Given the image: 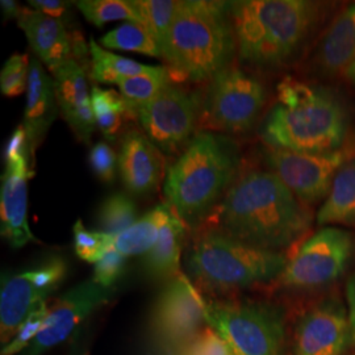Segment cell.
I'll return each instance as SVG.
<instances>
[{
  "mask_svg": "<svg viewBox=\"0 0 355 355\" xmlns=\"http://www.w3.org/2000/svg\"><path fill=\"white\" fill-rule=\"evenodd\" d=\"M104 48L135 51L153 58H162V51L146 28L136 23H125L114 28L101 38Z\"/></svg>",
  "mask_w": 355,
  "mask_h": 355,
  "instance_id": "obj_28",
  "label": "cell"
},
{
  "mask_svg": "<svg viewBox=\"0 0 355 355\" xmlns=\"http://www.w3.org/2000/svg\"><path fill=\"white\" fill-rule=\"evenodd\" d=\"M0 8L6 20H11V19L17 20L23 12V7H20V4L15 0H1Z\"/></svg>",
  "mask_w": 355,
  "mask_h": 355,
  "instance_id": "obj_41",
  "label": "cell"
},
{
  "mask_svg": "<svg viewBox=\"0 0 355 355\" xmlns=\"http://www.w3.org/2000/svg\"><path fill=\"white\" fill-rule=\"evenodd\" d=\"M73 233L76 254L85 262L96 263L102 259L104 254L114 249V236L101 230H89L85 227L80 218L76 220Z\"/></svg>",
  "mask_w": 355,
  "mask_h": 355,
  "instance_id": "obj_32",
  "label": "cell"
},
{
  "mask_svg": "<svg viewBox=\"0 0 355 355\" xmlns=\"http://www.w3.org/2000/svg\"><path fill=\"white\" fill-rule=\"evenodd\" d=\"M127 265V257L119 253L116 249L103 255L102 259L95 263L92 280L107 288L114 287V283L120 279Z\"/></svg>",
  "mask_w": 355,
  "mask_h": 355,
  "instance_id": "obj_36",
  "label": "cell"
},
{
  "mask_svg": "<svg viewBox=\"0 0 355 355\" xmlns=\"http://www.w3.org/2000/svg\"><path fill=\"white\" fill-rule=\"evenodd\" d=\"M320 227L355 224V158L343 164L318 212Z\"/></svg>",
  "mask_w": 355,
  "mask_h": 355,
  "instance_id": "obj_23",
  "label": "cell"
},
{
  "mask_svg": "<svg viewBox=\"0 0 355 355\" xmlns=\"http://www.w3.org/2000/svg\"><path fill=\"white\" fill-rule=\"evenodd\" d=\"M354 236L338 227H322L288 258L278 284L288 290H313L341 278L354 253Z\"/></svg>",
  "mask_w": 355,
  "mask_h": 355,
  "instance_id": "obj_10",
  "label": "cell"
},
{
  "mask_svg": "<svg viewBox=\"0 0 355 355\" xmlns=\"http://www.w3.org/2000/svg\"><path fill=\"white\" fill-rule=\"evenodd\" d=\"M132 3L140 15L142 26L146 28L158 46L162 48L177 12V0H132Z\"/></svg>",
  "mask_w": 355,
  "mask_h": 355,
  "instance_id": "obj_31",
  "label": "cell"
},
{
  "mask_svg": "<svg viewBox=\"0 0 355 355\" xmlns=\"http://www.w3.org/2000/svg\"><path fill=\"white\" fill-rule=\"evenodd\" d=\"M232 1L182 0L161 48L174 82L208 83L237 54Z\"/></svg>",
  "mask_w": 355,
  "mask_h": 355,
  "instance_id": "obj_4",
  "label": "cell"
},
{
  "mask_svg": "<svg viewBox=\"0 0 355 355\" xmlns=\"http://www.w3.org/2000/svg\"><path fill=\"white\" fill-rule=\"evenodd\" d=\"M28 4L38 12L64 21L67 28H76V17L73 12L74 3L62 0H29Z\"/></svg>",
  "mask_w": 355,
  "mask_h": 355,
  "instance_id": "obj_38",
  "label": "cell"
},
{
  "mask_svg": "<svg viewBox=\"0 0 355 355\" xmlns=\"http://www.w3.org/2000/svg\"><path fill=\"white\" fill-rule=\"evenodd\" d=\"M266 102V87L257 76L229 66L207 83L202 95L200 130L245 133L255 125Z\"/></svg>",
  "mask_w": 355,
  "mask_h": 355,
  "instance_id": "obj_8",
  "label": "cell"
},
{
  "mask_svg": "<svg viewBox=\"0 0 355 355\" xmlns=\"http://www.w3.org/2000/svg\"><path fill=\"white\" fill-rule=\"evenodd\" d=\"M207 325L228 345L232 355H284L287 313L275 302L205 297Z\"/></svg>",
  "mask_w": 355,
  "mask_h": 355,
  "instance_id": "obj_7",
  "label": "cell"
},
{
  "mask_svg": "<svg viewBox=\"0 0 355 355\" xmlns=\"http://www.w3.org/2000/svg\"><path fill=\"white\" fill-rule=\"evenodd\" d=\"M265 164L302 203L325 200L338 170L346 162L343 152L303 153L266 148Z\"/></svg>",
  "mask_w": 355,
  "mask_h": 355,
  "instance_id": "obj_14",
  "label": "cell"
},
{
  "mask_svg": "<svg viewBox=\"0 0 355 355\" xmlns=\"http://www.w3.org/2000/svg\"><path fill=\"white\" fill-rule=\"evenodd\" d=\"M170 82L171 76L167 67L157 66L150 73L130 76L119 82L117 86L133 117L137 119L141 108L152 102Z\"/></svg>",
  "mask_w": 355,
  "mask_h": 355,
  "instance_id": "obj_27",
  "label": "cell"
},
{
  "mask_svg": "<svg viewBox=\"0 0 355 355\" xmlns=\"http://www.w3.org/2000/svg\"><path fill=\"white\" fill-rule=\"evenodd\" d=\"M31 157L26 129L19 125L6 145L0 190V232L15 249L37 242L28 223V179L33 175Z\"/></svg>",
  "mask_w": 355,
  "mask_h": 355,
  "instance_id": "obj_13",
  "label": "cell"
},
{
  "mask_svg": "<svg viewBox=\"0 0 355 355\" xmlns=\"http://www.w3.org/2000/svg\"><path fill=\"white\" fill-rule=\"evenodd\" d=\"M241 153L228 136L202 130L166 173V200L190 230L205 225L239 179Z\"/></svg>",
  "mask_w": 355,
  "mask_h": 355,
  "instance_id": "obj_2",
  "label": "cell"
},
{
  "mask_svg": "<svg viewBox=\"0 0 355 355\" xmlns=\"http://www.w3.org/2000/svg\"><path fill=\"white\" fill-rule=\"evenodd\" d=\"M286 253L270 252L234 240L211 225L192 232L186 275L209 299H229L248 288L279 279Z\"/></svg>",
  "mask_w": 355,
  "mask_h": 355,
  "instance_id": "obj_5",
  "label": "cell"
},
{
  "mask_svg": "<svg viewBox=\"0 0 355 355\" xmlns=\"http://www.w3.org/2000/svg\"><path fill=\"white\" fill-rule=\"evenodd\" d=\"M119 170L129 193L146 196L165 177V157L145 133L129 129L121 141Z\"/></svg>",
  "mask_w": 355,
  "mask_h": 355,
  "instance_id": "obj_17",
  "label": "cell"
},
{
  "mask_svg": "<svg viewBox=\"0 0 355 355\" xmlns=\"http://www.w3.org/2000/svg\"><path fill=\"white\" fill-rule=\"evenodd\" d=\"M60 112L76 133V139L89 144L96 127V119L89 96L87 73L71 60L51 71Z\"/></svg>",
  "mask_w": 355,
  "mask_h": 355,
  "instance_id": "obj_18",
  "label": "cell"
},
{
  "mask_svg": "<svg viewBox=\"0 0 355 355\" xmlns=\"http://www.w3.org/2000/svg\"><path fill=\"white\" fill-rule=\"evenodd\" d=\"M205 225L254 248L284 253L309 230L312 214L271 171L239 178Z\"/></svg>",
  "mask_w": 355,
  "mask_h": 355,
  "instance_id": "obj_1",
  "label": "cell"
},
{
  "mask_svg": "<svg viewBox=\"0 0 355 355\" xmlns=\"http://www.w3.org/2000/svg\"><path fill=\"white\" fill-rule=\"evenodd\" d=\"M190 228L178 216H171L168 223L159 232V237L152 250L144 255V271L153 280H168L177 278L180 270V258L184 239Z\"/></svg>",
  "mask_w": 355,
  "mask_h": 355,
  "instance_id": "obj_21",
  "label": "cell"
},
{
  "mask_svg": "<svg viewBox=\"0 0 355 355\" xmlns=\"http://www.w3.org/2000/svg\"><path fill=\"white\" fill-rule=\"evenodd\" d=\"M67 275V263L53 257L35 268L16 274H3L0 288V341L1 347L12 340L29 315L48 302Z\"/></svg>",
  "mask_w": 355,
  "mask_h": 355,
  "instance_id": "obj_12",
  "label": "cell"
},
{
  "mask_svg": "<svg viewBox=\"0 0 355 355\" xmlns=\"http://www.w3.org/2000/svg\"><path fill=\"white\" fill-rule=\"evenodd\" d=\"M292 355H343L350 345L349 313L329 296L304 309L292 328Z\"/></svg>",
  "mask_w": 355,
  "mask_h": 355,
  "instance_id": "obj_16",
  "label": "cell"
},
{
  "mask_svg": "<svg viewBox=\"0 0 355 355\" xmlns=\"http://www.w3.org/2000/svg\"><path fill=\"white\" fill-rule=\"evenodd\" d=\"M355 58V3L338 15L318 46V67L327 74H338Z\"/></svg>",
  "mask_w": 355,
  "mask_h": 355,
  "instance_id": "obj_22",
  "label": "cell"
},
{
  "mask_svg": "<svg viewBox=\"0 0 355 355\" xmlns=\"http://www.w3.org/2000/svg\"><path fill=\"white\" fill-rule=\"evenodd\" d=\"M69 355H89V347H87V343L83 338L82 329L76 330L74 336L70 338Z\"/></svg>",
  "mask_w": 355,
  "mask_h": 355,
  "instance_id": "obj_40",
  "label": "cell"
},
{
  "mask_svg": "<svg viewBox=\"0 0 355 355\" xmlns=\"http://www.w3.org/2000/svg\"><path fill=\"white\" fill-rule=\"evenodd\" d=\"M17 24L24 31L36 58L51 71L74 60L73 36L64 21L36 10L23 8Z\"/></svg>",
  "mask_w": 355,
  "mask_h": 355,
  "instance_id": "obj_19",
  "label": "cell"
},
{
  "mask_svg": "<svg viewBox=\"0 0 355 355\" xmlns=\"http://www.w3.org/2000/svg\"><path fill=\"white\" fill-rule=\"evenodd\" d=\"M346 302L350 325V345L355 347V274L346 283Z\"/></svg>",
  "mask_w": 355,
  "mask_h": 355,
  "instance_id": "obj_39",
  "label": "cell"
},
{
  "mask_svg": "<svg viewBox=\"0 0 355 355\" xmlns=\"http://www.w3.org/2000/svg\"><path fill=\"white\" fill-rule=\"evenodd\" d=\"M174 214V207L167 200L158 204L139 218L130 228L116 236L114 249L127 258L149 253L159 237L161 229Z\"/></svg>",
  "mask_w": 355,
  "mask_h": 355,
  "instance_id": "obj_24",
  "label": "cell"
},
{
  "mask_svg": "<svg viewBox=\"0 0 355 355\" xmlns=\"http://www.w3.org/2000/svg\"><path fill=\"white\" fill-rule=\"evenodd\" d=\"M89 166L94 174L103 183H112L116 178L117 157L114 149L105 141H99L91 148Z\"/></svg>",
  "mask_w": 355,
  "mask_h": 355,
  "instance_id": "obj_37",
  "label": "cell"
},
{
  "mask_svg": "<svg viewBox=\"0 0 355 355\" xmlns=\"http://www.w3.org/2000/svg\"><path fill=\"white\" fill-rule=\"evenodd\" d=\"M58 111L60 107L57 102L54 79L44 70L41 61L35 57L31 60L29 67L23 123L33 154L48 135L51 124L58 116Z\"/></svg>",
  "mask_w": 355,
  "mask_h": 355,
  "instance_id": "obj_20",
  "label": "cell"
},
{
  "mask_svg": "<svg viewBox=\"0 0 355 355\" xmlns=\"http://www.w3.org/2000/svg\"><path fill=\"white\" fill-rule=\"evenodd\" d=\"M31 62L26 54H13L1 69L0 89L4 96L15 98L28 89Z\"/></svg>",
  "mask_w": 355,
  "mask_h": 355,
  "instance_id": "obj_33",
  "label": "cell"
},
{
  "mask_svg": "<svg viewBox=\"0 0 355 355\" xmlns=\"http://www.w3.org/2000/svg\"><path fill=\"white\" fill-rule=\"evenodd\" d=\"M349 132V116L330 89L284 78L261 127L267 148L303 153L337 152Z\"/></svg>",
  "mask_w": 355,
  "mask_h": 355,
  "instance_id": "obj_3",
  "label": "cell"
},
{
  "mask_svg": "<svg viewBox=\"0 0 355 355\" xmlns=\"http://www.w3.org/2000/svg\"><path fill=\"white\" fill-rule=\"evenodd\" d=\"M91 102L96 127L101 129L107 140H116L127 121L135 120L125 99L116 89L94 86L91 91Z\"/></svg>",
  "mask_w": 355,
  "mask_h": 355,
  "instance_id": "obj_26",
  "label": "cell"
},
{
  "mask_svg": "<svg viewBox=\"0 0 355 355\" xmlns=\"http://www.w3.org/2000/svg\"><path fill=\"white\" fill-rule=\"evenodd\" d=\"M205 327V299L182 272L166 283L153 305L148 325L153 354L174 353Z\"/></svg>",
  "mask_w": 355,
  "mask_h": 355,
  "instance_id": "obj_9",
  "label": "cell"
},
{
  "mask_svg": "<svg viewBox=\"0 0 355 355\" xmlns=\"http://www.w3.org/2000/svg\"><path fill=\"white\" fill-rule=\"evenodd\" d=\"M202 94L170 82L152 102L142 107L137 120L149 140L170 157H179L200 130Z\"/></svg>",
  "mask_w": 355,
  "mask_h": 355,
  "instance_id": "obj_11",
  "label": "cell"
},
{
  "mask_svg": "<svg viewBox=\"0 0 355 355\" xmlns=\"http://www.w3.org/2000/svg\"><path fill=\"white\" fill-rule=\"evenodd\" d=\"M318 10L308 0L232 1L240 61L266 70L290 64L316 26Z\"/></svg>",
  "mask_w": 355,
  "mask_h": 355,
  "instance_id": "obj_6",
  "label": "cell"
},
{
  "mask_svg": "<svg viewBox=\"0 0 355 355\" xmlns=\"http://www.w3.org/2000/svg\"><path fill=\"white\" fill-rule=\"evenodd\" d=\"M168 355H232V353L225 341L207 325L189 343Z\"/></svg>",
  "mask_w": 355,
  "mask_h": 355,
  "instance_id": "obj_35",
  "label": "cell"
},
{
  "mask_svg": "<svg viewBox=\"0 0 355 355\" xmlns=\"http://www.w3.org/2000/svg\"><path fill=\"white\" fill-rule=\"evenodd\" d=\"M74 6L96 28H103L114 20H127L142 26L140 15L130 0H79Z\"/></svg>",
  "mask_w": 355,
  "mask_h": 355,
  "instance_id": "obj_29",
  "label": "cell"
},
{
  "mask_svg": "<svg viewBox=\"0 0 355 355\" xmlns=\"http://www.w3.org/2000/svg\"><path fill=\"white\" fill-rule=\"evenodd\" d=\"M137 221V207L123 192H116L108 196L99 209L98 223L99 230L111 236H119L130 228Z\"/></svg>",
  "mask_w": 355,
  "mask_h": 355,
  "instance_id": "obj_30",
  "label": "cell"
},
{
  "mask_svg": "<svg viewBox=\"0 0 355 355\" xmlns=\"http://www.w3.org/2000/svg\"><path fill=\"white\" fill-rule=\"evenodd\" d=\"M89 46L91 55L89 76L99 83L117 85L130 76L150 73L157 67L105 51L95 41V38H89Z\"/></svg>",
  "mask_w": 355,
  "mask_h": 355,
  "instance_id": "obj_25",
  "label": "cell"
},
{
  "mask_svg": "<svg viewBox=\"0 0 355 355\" xmlns=\"http://www.w3.org/2000/svg\"><path fill=\"white\" fill-rule=\"evenodd\" d=\"M114 291V287H103L91 278L64 292L53 303H48V315L42 329L21 355H42L71 338L91 313L110 303Z\"/></svg>",
  "mask_w": 355,
  "mask_h": 355,
  "instance_id": "obj_15",
  "label": "cell"
},
{
  "mask_svg": "<svg viewBox=\"0 0 355 355\" xmlns=\"http://www.w3.org/2000/svg\"><path fill=\"white\" fill-rule=\"evenodd\" d=\"M345 76L347 78V80L355 86V58L353 62L349 64V67L345 70Z\"/></svg>",
  "mask_w": 355,
  "mask_h": 355,
  "instance_id": "obj_42",
  "label": "cell"
},
{
  "mask_svg": "<svg viewBox=\"0 0 355 355\" xmlns=\"http://www.w3.org/2000/svg\"><path fill=\"white\" fill-rule=\"evenodd\" d=\"M46 315L48 302L42 303L36 311H33L29 315V318H26L23 325L16 331L10 343L1 347V355H16L23 353L42 329Z\"/></svg>",
  "mask_w": 355,
  "mask_h": 355,
  "instance_id": "obj_34",
  "label": "cell"
}]
</instances>
